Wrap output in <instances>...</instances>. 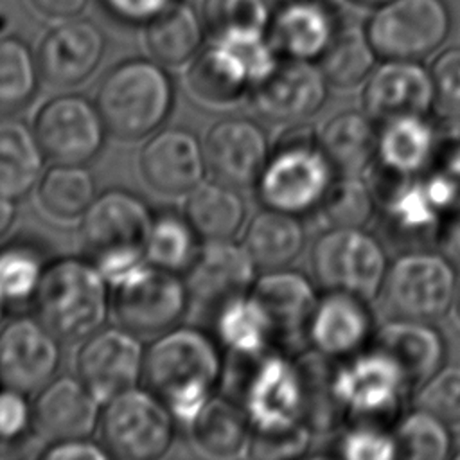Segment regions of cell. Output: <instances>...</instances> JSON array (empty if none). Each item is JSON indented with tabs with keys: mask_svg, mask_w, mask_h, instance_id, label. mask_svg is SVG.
<instances>
[{
	"mask_svg": "<svg viewBox=\"0 0 460 460\" xmlns=\"http://www.w3.org/2000/svg\"><path fill=\"white\" fill-rule=\"evenodd\" d=\"M225 372L219 341L196 327H172L147 349L142 379L174 419L189 426L216 394Z\"/></svg>",
	"mask_w": 460,
	"mask_h": 460,
	"instance_id": "1",
	"label": "cell"
},
{
	"mask_svg": "<svg viewBox=\"0 0 460 460\" xmlns=\"http://www.w3.org/2000/svg\"><path fill=\"white\" fill-rule=\"evenodd\" d=\"M155 214L135 192L108 189L81 216L79 235L88 259L113 286L144 264Z\"/></svg>",
	"mask_w": 460,
	"mask_h": 460,
	"instance_id": "2",
	"label": "cell"
},
{
	"mask_svg": "<svg viewBox=\"0 0 460 460\" xmlns=\"http://www.w3.org/2000/svg\"><path fill=\"white\" fill-rule=\"evenodd\" d=\"M174 84L153 58H129L102 77L95 104L108 133L120 140L144 138L167 120L174 106Z\"/></svg>",
	"mask_w": 460,
	"mask_h": 460,
	"instance_id": "3",
	"label": "cell"
},
{
	"mask_svg": "<svg viewBox=\"0 0 460 460\" xmlns=\"http://www.w3.org/2000/svg\"><path fill=\"white\" fill-rule=\"evenodd\" d=\"M108 284L90 259L61 257L47 262L32 298L34 314L59 340H84L106 322Z\"/></svg>",
	"mask_w": 460,
	"mask_h": 460,
	"instance_id": "4",
	"label": "cell"
},
{
	"mask_svg": "<svg viewBox=\"0 0 460 460\" xmlns=\"http://www.w3.org/2000/svg\"><path fill=\"white\" fill-rule=\"evenodd\" d=\"M336 169L311 131L288 133L255 181L259 201L280 212L305 216L318 208L336 180Z\"/></svg>",
	"mask_w": 460,
	"mask_h": 460,
	"instance_id": "5",
	"label": "cell"
},
{
	"mask_svg": "<svg viewBox=\"0 0 460 460\" xmlns=\"http://www.w3.org/2000/svg\"><path fill=\"white\" fill-rule=\"evenodd\" d=\"M408 388L401 367L377 347L334 361L332 392L345 424H395Z\"/></svg>",
	"mask_w": 460,
	"mask_h": 460,
	"instance_id": "6",
	"label": "cell"
},
{
	"mask_svg": "<svg viewBox=\"0 0 460 460\" xmlns=\"http://www.w3.org/2000/svg\"><path fill=\"white\" fill-rule=\"evenodd\" d=\"M456 271L442 252L406 250L388 264L379 293L383 305L395 318L440 320L453 307Z\"/></svg>",
	"mask_w": 460,
	"mask_h": 460,
	"instance_id": "7",
	"label": "cell"
},
{
	"mask_svg": "<svg viewBox=\"0 0 460 460\" xmlns=\"http://www.w3.org/2000/svg\"><path fill=\"white\" fill-rule=\"evenodd\" d=\"M174 415L149 388H129L104 402L101 440L110 458L156 460L174 440Z\"/></svg>",
	"mask_w": 460,
	"mask_h": 460,
	"instance_id": "8",
	"label": "cell"
},
{
	"mask_svg": "<svg viewBox=\"0 0 460 460\" xmlns=\"http://www.w3.org/2000/svg\"><path fill=\"white\" fill-rule=\"evenodd\" d=\"M248 363L239 404L252 431H279L307 422L305 386L296 358L271 349Z\"/></svg>",
	"mask_w": 460,
	"mask_h": 460,
	"instance_id": "9",
	"label": "cell"
},
{
	"mask_svg": "<svg viewBox=\"0 0 460 460\" xmlns=\"http://www.w3.org/2000/svg\"><path fill=\"white\" fill-rule=\"evenodd\" d=\"M311 270L325 291L372 300L381 293L388 259L379 239L363 228H325L311 248Z\"/></svg>",
	"mask_w": 460,
	"mask_h": 460,
	"instance_id": "10",
	"label": "cell"
},
{
	"mask_svg": "<svg viewBox=\"0 0 460 460\" xmlns=\"http://www.w3.org/2000/svg\"><path fill=\"white\" fill-rule=\"evenodd\" d=\"M446 0H390L374 7L365 32L379 59H424L451 32Z\"/></svg>",
	"mask_w": 460,
	"mask_h": 460,
	"instance_id": "11",
	"label": "cell"
},
{
	"mask_svg": "<svg viewBox=\"0 0 460 460\" xmlns=\"http://www.w3.org/2000/svg\"><path fill=\"white\" fill-rule=\"evenodd\" d=\"M113 311L135 334H162L172 329L190 304L180 273L144 262L113 284Z\"/></svg>",
	"mask_w": 460,
	"mask_h": 460,
	"instance_id": "12",
	"label": "cell"
},
{
	"mask_svg": "<svg viewBox=\"0 0 460 460\" xmlns=\"http://www.w3.org/2000/svg\"><path fill=\"white\" fill-rule=\"evenodd\" d=\"M34 133L47 158L56 164H86L104 146L106 124L95 104L83 95L66 93L47 101L36 119Z\"/></svg>",
	"mask_w": 460,
	"mask_h": 460,
	"instance_id": "13",
	"label": "cell"
},
{
	"mask_svg": "<svg viewBox=\"0 0 460 460\" xmlns=\"http://www.w3.org/2000/svg\"><path fill=\"white\" fill-rule=\"evenodd\" d=\"M146 347L126 327H106L84 338L75 356L77 377L104 404L138 385L144 374Z\"/></svg>",
	"mask_w": 460,
	"mask_h": 460,
	"instance_id": "14",
	"label": "cell"
},
{
	"mask_svg": "<svg viewBox=\"0 0 460 460\" xmlns=\"http://www.w3.org/2000/svg\"><path fill=\"white\" fill-rule=\"evenodd\" d=\"M59 338L38 318L20 316L0 329V383L38 394L56 377L61 363Z\"/></svg>",
	"mask_w": 460,
	"mask_h": 460,
	"instance_id": "15",
	"label": "cell"
},
{
	"mask_svg": "<svg viewBox=\"0 0 460 460\" xmlns=\"http://www.w3.org/2000/svg\"><path fill=\"white\" fill-rule=\"evenodd\" d=\"M361 104L377 124L399 117H428L435 108L431 72L417 59H379L363 83Z\"/></svg>",
	"mask_w": 460,
	"mask_h": 460,
	"instance_id": "16",
	"label": "cell"
},
{
	"mask_svg": "<svg viewBox=\"0 0 460 460\" xmlns=\"http://www.w3.org/2000/svg\"><path fill=\"white\" fill-rule=\"evenodd\" d=\"M329 83L316 61L280 58L273 72L250 92V102L259 117L295 124L313 117L327 101Z\"/></svg>",
	"mask_w": 460,
	"mask_h": 460,
	"instance_id": "17",
	"label": "cell"
},
{
	"mask_svg": "<svg viewBox=\"0 0 460 460\" xmlns=\"http://www.w3.org/2000/svg\"><path fill=\"white\" fill-rule=\"evenodd\" d=\"M250 293L268 314L279 350L291 354L307 347V325L320 298L309 277L286 268L268 270Z\"/></svg>",
	"mask_w": 460,
	"mask_h": 460,
	"instance_id": "18",
	"label": "cell"
},
{
	"mask_svg": "<svg viewBox=\"0 0 460 460\" xmlns=\"http://www.w3.org/2000/svg\"><path fill=\"white\" fill-rule=\"evenodd\" d=\"M106 38L86 18L61 20L50 27L38 47L41 77L54 86H75L88 79L102 61Z\"/></svg>",
	"mask_w": 460,
	"mask_h": 460,
	"instance_id": "19",
	"label": "cell"
},
{
	"mask_svg": "<svg viewBox=\"0 0 460 460\" xmlns=\"http://www.w3.org/2000/svg\"><path fill=\"white\" fill-rule=\"evenodd\" d=\"M367 302L347 291H325L307 325V347L332 361L365 350L376 332Z\"/></svg>",
	"mask_w": 460,
	"mask_h": 460,
	"instance_id": "20",
	"label": "cell"
},
{
	"mask_svg": "<svg viewBox=\"0 0 460 460\" xmlns=\"http://www.w3.org/2000/svg\"><path fill=\"white\" fill-rule=\"evenodd\" d=\"M140 171L151 189L167 196L189 194L205 180V147L185 128L158 129L140 151Z\"/></svg>",
	"mask_w": 460,
	"mask_h": 460,
	"instance_id": "21",
	"label": "cell"
},
{
	"mask_svg": "<svg viewBox=\"0 0 460 460\" xmlns=\"http://www.w3.org/2000/svg\"><path fill=\"white\" fill-rule=\"evenodd\" d=\"M203 147L208 169L217 180L234 187L255 185L270 156L264 129L244 117L216 122L208 129Z\"/></svg>",
	"mask_w": 460,
	"mask_h": 460,
	"instance_id": "22",
	"label": "cell"
},
{
	"mask_svg": "<svg viewBox=\"0 0 460 460\" xmlns=\"http://www.w3.org/2000/svg\"><path fill=\"white\" fill-rule=\"evenodd\" d=\"M101 404L77 376L54 377L32 402V429L49 444L86 438L99 424Z\"/></svg>",
	"mask_w": 460,
	"mask_h": 460,
	"instance_id": "23",
	"label": "cell"
},
{
	"mask_svg": "<svg viewBox=\"0 0 460 460\" xmlns=\"http://www.w3.org/2000/svg\"><path fill=\"white\" fill-rule=\"evenodd\" d=\"M257 270L244 244L232 239L207 241L185 271L190 302L216 309L225 300L248 293Z\"/></svg>",
	"mask_w": 460,
	"mask_h": 460,
	"instance_id": "24",
	"label": "cell"
},
{
	"mask_svg": "<svg viewBox=\"0 0 460 460\" xmlns=\"http://www.w3.org/2000/svg\"><path fill=\"white\" fill-rule=\"evenodd\" d=\"M343 20L313 0H280L271 7L266 32L280 58L318 61Z\"/></svg>",
	"mask_w": 460,
	"mask_h": 460,
	"instance_id": "25",
	"label": "cell"
},
{
	"mask_svg": "<svg viewBox=\"0 0 460 460\" xmlns=\"http://www.w3.org/2000/svg\"><path fill=\"white\" fill-rule=\"evenodd\" d=\"M383 178L379 187L383 226L394 241L401 244H415L438 239V232L446 216L431 201L420 174L413 178Z\"/></svg>",
	"mask_w": 460,
	"mask_h": 460,
	"instance_id": "26",
	"label": "cell"
},
{
	"mask_svg": "<svg viewBox=\"0 0 460 460\" xmlns=\"http://www.w3.org/2000/svg\"><path fill=\"white\" fill-rule=\"evenodd\" d=\"M431 323L392 316L374 332V347L386 352L401 367L411 386H419L433 376L447 354L444 336Z\"/></svg>",
	"mask_w": 460,
	"mask_h": 460,
	"instance_id": "27",
	"label": "cell"
},
{
	"mask_svg": "<svg viewBox=\"0 0 460 460\" xmlns=\"http://www.w3.org/2000/svg\"><path fill=\"white\" fill-rule=\"evenodd\" d=\"M437 155V128L428 117H399L377 128L376 167L386 178L422 174Z\"/></svg>",
	"mask_w": 460,
	"mask_h": 460,
	"instance_id": "28",
	"label": "cell"
},
{
	"mask_svg": "<svg viewBox=\"0 0 460 460\" xmlns=\"http://www.w3.org/2000/svg\"><path fill=\"white\" fill-rule=\"evenodd\" d=\"M207 29L201 13L187 0H178L144 25V43L149 58L164 66H180L201 50Z\"/></svg>",
	"mask_w": 460,
	"mask_h": 460,
	"instance_id": "29",
	"label": "cell"
},
{
	"mask_svg": "<svg viewBox=\"0 0 460 460\" xmlns=\"http://www.w3.org/2000/svg\"><path fill=\"white\" fill-rule=\"evenodd\" d=\"M216 340L237 359H253L275 345L273 327L252 293L232 296L214 309Z\"/></svg>",
	"mask_w": 460,
	"mask_h": 460,
	"instance_id": "30",
	"label": "cell"
},
{
	"mask_svg": "<svg viewBox=\"0 0 460 460\" xmlns=\"http://www.w3.org/2000/svg\"><path fill=\"white\" fill-rule=\"evenodd\" d=\"M318 144L338 174L358 176L376 160L377 122L365 111H340L322 126Z\"/></svg>",
	"mask_w": 460,
	"mask_h": 460,
	"instance_id": "31",
	"label": "cell"
},
{
	"mask_svg": "<svg viewBox=\"0 0 460 460\" xmlns=\"http://www.w3.org/2000/svg\"><path fill=\"white\" fill-rule=\"evenodd\" d=\"M43 147L23 120L0 119V192L20 199L27 196L43 174Z\"/></svg>",
	"mask_w": 460,
	"mask_h": 460,
	"instance_id": "32",
	"label": "cell"
},
{
	"mask_svg": "<svg viewBox=\"0 0 460 460\" xmlns=\"http://www.w3.org/2000/svg\"><path fill=\"white\" fill-rule=\"evenodd\" d=\"M183 214L201 241H226L241 230L246 205L234 185L203 180L187 194Z\"/></svg>",
	"mask_w": 460,
	"mask_h": 460,
	"instance_id": "33",
	"label": "cell"
},
{
	"mask_svg": "<svg viewBox=\"0 0 460 460\" xmlns=\"http://www.w3.org/2000/svg\"><path fill=\"white\" fill-rule=\"evenodd\" d=\"M192 444L210 458H234L248 449L252 424L243 406L214 394L189 424Z\"/></svg>",
	"mask_w": 460,
	"mask_h": 460,
	"instance_id": "34",
	"label": "cell"
},
{
	"mask_svg": "<svg viewBox=\"0 0 460 460\" xmlns=\"http://www.w3.org/2000/svg\"><path fill=\"white\" fill-rule=\"evenodd\" d=\"M243 244L257 268L279 270L298 257L305 232L298 216L264 207L250 219Z\"/></svg>",
	"mask_w": 460,
	"mask_h": 460,
	"instance_id": "35",
	"label": "cell"
},
{
	"mask_svg": "<svg viewBox=\"0 0 460 460\" xmlns=\"http://www.w3.org/2000/svg\"><path fill=\"white\" fill-rule=\"evenodd\" d=\"M187 86L194 99L219 110L239 104L252 92V84L244 75L207 41L190 59Z\"/></svg>",
	"mask_w": 460,
	"mask_h": 460,
	"instance_id": "36",
	"label": "cell"
},
{
	"mask_svg": "<svg viewBox=\"0 0 460 460\" xmlns=\"http://www.w3.org/2000/svg\"><path fill=\"white\" fill-rule=\"evenodd\" d=\"M377 61L379 56L372 47L365 27L343 20L316 63L329 86L349 90L363 84Z\"/></svg>",
	"mask_w": 460,
	"mask_h": 460,
	"instance_id": "37",
	"label": "cell"
},
{
	"mask_svg": "<svg viewBox=\"0 0 460 460\" xmlns=\"http://www.w3.org/2000/svg\"><path fill=\"white\" fill-rule=\"evenodd\" d=\"M38 198L41 207L59 219L83 216L95 199L93 174L84 164H56L41 174Z\"/></svg>",
	"mask_w": 460,
	"mask_h": 460,
	"instance_id": "38",
	"label": "cell"
},
{
	"mask_svg": "<svg viewBox=\"0 0 460 460\" xmlns=\"http://www.w3.org/2000/svg\"><path fill=\"white\" fill-rule=\"evenodd\" d=\"M41 72L31 45L13 34H0V113L23 108L36 93Z\"/></svg>",
	"mask_w": 460,
	"mask_h": 460,
	"instance_id": "39",
	"label": "cell"
},
{
	"mask_svg": "<svg viewBox=\"0 0 460 460\" xmlns=\"http://www.w3.org/2000/svg\"><path fill=\"white\" fill-rule=\"evenodd\" d=\"M199 241L185 214L162 212L153 219L146 259L155 266L183 273L196 261L201 248Z\"/></svg>",
	"mask_w": 460,
	"mask_h": 460,
	"instance_id": "40",
	"label": "cell"
},
{
	"mask_svg": "<svg viewBox=\"0 0 460 460\" xmlns=\"http://www.w3.org/2000/svg\"><path fill=\"white\" fill-rule=\"evenodd\" d=\"M392 433L397 458L446 460L451 456L453 438L449 424L419 406L397 419Z\"/></svg>",
	"mask_w": 460,
	"mask_h": 460,
	"instance_id": "41",
	"label": "cell"
},
{
	"mask_svg": "<svg viewBox=\"0 0 460 460\" xmlns=\"http://www.w3.org/2000/svg\"><path fill=\"white\" fill-rule=\"evenodd\" d=\"M377 210L376 192L368 183L352 174L332 181L314 210L323 228H363Z\"/></svg>",
	"mask_w": 460,
	"mask_h": 460,
	"instance_id": "42",
	"label": "cell"
},
{
	"mask_svg": "<svg viewBox=\"0 0 460 460\" xmlns=\"http://www.w3.org/2000/svg\"><path fill=\"white\" fill-rule=\"evenodd\" d=\"M47 262L41 252L25 243L0 248V300L4 304L32 302Z\"/></svg>",
	"mask_w": 460,
	"mask_h": 460,
	"instance_id": "43",
	"label": "cell"
},
{
	"mask_svg": "<svg viewBox=\"0 0 460 460\" xmlns=\"http://www.w3.org/2000/svg\"><path fill=\"white\" fill-rule=\"evenodd\" d=\"M199 13L207 36L234 29L266 31L271 5L268 0H203Z\"/></svg>",
	"mask_w": 460,
	"mask_h": 460,
	"instance_id": "44",
	"label": "cell"
},
{
	"mask_svg": "<svg viewBox=\"0 0 460 460\" xmlns=\"http://www.w3.org/2000/svg\"><path fill=\"white\" fill-rule=\"evenodd\" d=\"M334 455L347 460H390L397 458V446L394 433L385 426L347 422L336 435Z\"/></svg>",
	"mask_w": 460,
	"mask_h": 460,
	"instance_id": "45",
	"label": "cell"
},
{
	"mask_svg": "<svg viewBox=\"0 0 460 460\" xmlns=\"http://www.w3.org/2000/svg\"><path fill=\"white\" fill-rule=\"evenodd\" d=\"M415 402L447 424L460 422V365H442L422 381Z\"/></svg>",
	"mask_w": 460,
	"mask_h": 460,
	"instance_id": "46",
	"label": "cell"
},
{
	"mask_svg": "<svg viewBox=\"0 0 460 460\" xmlns=\"http://www.w3.org/2000/svg\"><path fill=\"white\" fill-rule=\"evenodd\" d=\"M314 431L307 422L279 431H252L248 442V456L261 460L298 458L307 453Z\"/></svg>",
	"mask_w": 460,
	"mask_h": 460,
	"instance_id": "47",
	"label": "cell"
},
{
	"mask_svg": "<svg viewBox=\"0 0 460 460\" xmlns=\"http://www.w3.org/2000/svg\"><path fill=\"white\" fill-rule=\"evenodd\" d=\"M435 106L446 117H460V47L440 52L431 63Z\"/></svg>",
	"mask_w": 460,
	"mask_h": 460,
	"instance_id": "48",
	"label": "cell"
},
{
	"mask_svg": "<svg viewBox=\"0 0 460 460\" xmlns=\"http://www.w3.org/2000/svg\"><path fill=\"white\" fill-rule=\"evenodd\" d=\"M32 429V404L27 394L2 386L0 390V442L14 444Z\"/></svg>",
	"mask_w": 460,
	"mask_h": 460,
	"instance_id": "49",
	"label": "cell"
},
{
	"mask_svg": "<svg viewBox=\"0 0 460 460\" xmlns=\"http://www.w3.org/2000/svg\"><path fill=\"white\" fill-rule=\"evenodd\" d=\"M178 0H101L104 11L117 22L144 27Z\"/></svg>",
	"mask_w": 460,
	"mask_h": 460,
	"instance_id": "50",
	"label": "cell"
},
{
	"mask_svg": "<svg viewBox=\"0 0 460 460\" xmlns=\"http://www.w3.org/2000/svg\"><path fill=\"white\" fill-rule=\"evenodd\" d=\"M45 460H106L110 458L104 446L86 438H68L50 442L41 453Z\"/></svg>",
	"mask_w": 460,
	"mask_h": 460,
	"instance_id": "51",
	"label": "cell"
},
{
	"mask_svg": "<svg viewBox=\"0 0 460 460\" xmlns=\"http://www.w3.org/2000/svg\"><path fill=\"white\" fill-rule=\"evenodd\" d=\"M90 0H27L29 7L47 20H70L79 16Z\"/></svg>",
	"mask_w": 460,
	"mask_h": 460,
	"instance_id": "52",
	"label": "cell"
},
{
	"mask_svg": "<svg viewBox=\"0 0 460 460\" xmlns=\"http://www.w3.org/2000/svg\"><path fill=\"white\" fill-rule=\"evenodd\" d=\"M437 241L440 244V252L460 271V208H456L444 219Z\"/></svg>",
	"mask_w": 460,
	"mask_h": 460,
	"instance_id": "53",
	"label": "cell"
},
{
	"mask_svg": "<svg viewBox=\"0 0 460 460\" xmlns=\"http://www.w3.org/2000/svg\"><path fill=\"white\" fill-rule=\"evenodd\" d=\"M16 199L0 192V237H4L16 219Z\"/></svg>",
	"mask_w": 460,
	"mask_h": 460,
	"instance_id": "54",
	"label": "cell"
},
{
	"mask_svg": "<svg viewBox=\"0 0 460 460\" xmlns=\"http://www.w3.org/2000/svg\"><path fill=\"white\" fill-rule=\"evenodd\" d=\"M313 2H318L329 9H332L334 13L345 16V11H347V5L350 4V0H313Z\"/></svg>",
	"mask_w": 460,
	"mask_h": 460,
	"instance_id": "55",
	"label": "cell"
},
{
	"mask_svg": "<svg viewBox=\"0 0 460 460\" xmlns=\"http://www.w3.org/2000/svg\"><path fill=\"white\" fill-rule=\"evenodd\" d=\"M385 2H390V0H350V4H358V5H365V7H377Z\"/></svg>",
	"mask_w": 460,
	"mask_h": 460,
	"instance_id": "56",
	"label": "cell"
},
{
	"mask_svg": "<svg viewBox=\"0 0 460 460\" xmlns=\"http://www.w3.org/2000/svg\"><path fill=\"white\" fill-rule=\"evenodd\" d=\"M453 307H455V314H456V320L460 323V284L456 288V293H455V302H453Z\"/></svg>",
	"mask_w": 460,
	"mask_h": 460,
	"instance_id": "57",
	"label": "cell"
},
{
	"mask_svg": "<svg viewBox=\"0 0 460 460\" xmlns=\"http://www.w3.org/2000/svg\"><path fill=\"white\" fill-rule=\"evenodd\" d=\"M4 305H5V304L0 300V323H2V316H4Z\"/></svg>",
	"mask_w": 460,
	"mask_h": 460,
	"instance_id": "58",
	"label": "cell"
},
{
	"mask_svg": "<svg viewBox=\"0 0 460 460\" xmlns=\"http://www.w3.org/2000/svg\"><path fill=\"white\" fill-rule=\"evenodd\" d=\"M453 458H456V460H460V451H458V453H455V455H453Z\"/></svg>",
	"mask_w": 460,
	"mask_h": 460,
	"instance_id": "59",
	"label": "cell"
}]
</instances>
